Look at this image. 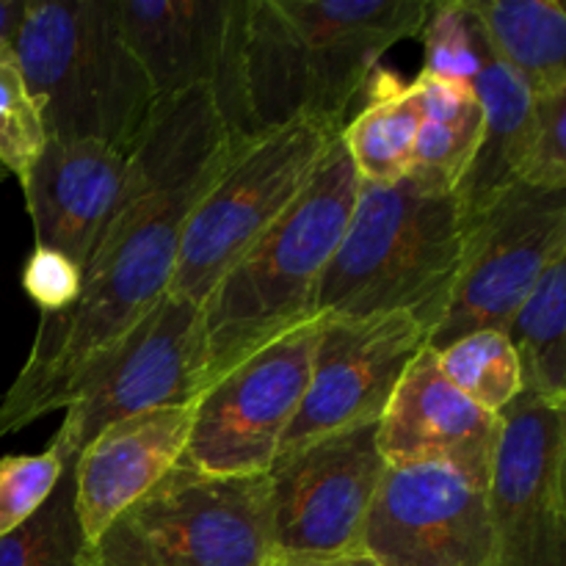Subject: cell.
I'll use <instances>...</instances> for the list:
<instances>
[{"mask_svg": "<svg viewBox=\"0 0 566 566\" xmlns=\"http://www.w3.org/2000/svg\"><path fill=\"white\" fill-rule=\"evenodd\" d=\"M470 86L484 111V138L457 193L473 221L506 188L520 182L534 125V94L492 50H486L484 66Z\"/></svg>", "mask_w": 566, "mask_h": 566, "instance_id": "d6986e66", "label": "cell"}, {"mask_svg": "<svg viewBox=\"0 0 566 566\" xmlns=\"http://www.w3.org/2000/svg\"><path fill=\"white\" fill-rule=\"evenodd\" d=\"M357 105L359 108L343 125L340 142L359 180L381 186L403 180L415 169L420 125L412 81H401L396 72L379 66Z\"/></svg>", "mask_w": 566, "mask_h": 566, "instance_id": "44dd1931", "label": "cell"}, {"mask_svg": "<svg viewBox=\"0 0 566 566\" xmlns=\"http://www.w3.org/2000/svg\"><path fill=\"white\" fill-rule=\"evenodd\" d=\"M14 55L48 142L130 155L160 99L116 17V0H28Z\"/></svg>", "mask_w": 566, "mask_h": 566, "instance_id": "5b68a950", "label": "cell"}, {"mask_svg": "<svg viewBox=\"0 0 566 566\" xmlns=\"http://www.w3.org/2000/svg\"><path fill=\"white\" fill-rule=\"evenodd\" d=\"M434 354L442 376L490 415H501L523 392L517 354L506 332H473Z\"/></svg>", "mask_w": 566, "mask_h": 566, "instance_id": "d4e9b609", "label": "cell"}, {"mask_svg": "<svg viewBox=\"0 0 566 566\" xmlns=\"http://www.w3.org/2000/svg\"><path fill=\"white\" fill-rule=\"evenodd\" d=\"M28 0H0V44L14 48L17 33L22 28V17H25Z\"/></svg>", "mask_w": 566, "mask_h": 566, "instance_id": "1f68e13d", "label": "cell"}, {"mask_svg": "<svg viewBox=\"0 0 566 566\" xmlns=\"http://www.w3.org/2000/svg\"><path fill=\"white\" fill-rule=\"evenodd\" d=\"M468 238L470 219L448 182L418 169L390 186L359 180L315 315L407 313L431 335L451 302Z\"/></svg>", "mask_w": 566, "mask_h": 566, "instance_id": "3957f363", "label": "cell"}, {"mask_svg": "<svg viewBox=\"0 0 566 566\" xmlns=\"http://www.w3.org/2000/svg\"><path fill=\"white\" fill-rule=\"evenodd\" d=\"M265 566H379L365 551L335 553V556H276L271 553Z\"/></svg>", "mask_w": 566, "mask_h": 566, "instance_id": "4dcf8cb0", "label": "cell"}, {"mask_svg": "<svg viewBox=\"0 0 566 566\" xmlns=\"http://www.w3.org/2000/svg\"><path fill=\"white\" fill-rule=\"evenodd\" d=\"M337 138V127L296 119L238 144L182 227L169 293L202 307L216 282L302 197Z\"/></svg>", "mask_w": 566, "mask_h": 566, "instance_id": "52a82bcc", "label": "cell"}, {"mask_svg": "<svg viewBox=\"0 0 566 566\" xmlns=\"http://www.w3.org/2000/svg\"><path fill=\"white\" fill-rule=\"evenodd\" d=\"M116 17L155 97L208 92L232 142L254 138L243 99L247 0H116Z\"/></svg>", "mask_w": 566, "mask_h": 566, "instance_id": "8fae6325", "label": "cell"}, {"mask_svg": "<svg viewBox=\"0 0 566 566\" xmlns=\"http://www.w3.org/2000/svg\"><path fill=\"white\" fill-rule=\"evenodd\" d=\"M423 75L448 83H470L486 59V39L470 0H442L429 3L423 22Z\"/></svg>", "mask_w": 566, "mask_h": 566, "instance_id": "484cf974", "label": "cell"}, {"mask_svg": "<svg viewBox=\"0 0 566 566\" xmlns=\"http://www.w3.org/2000/svg\"><path fill=\"white\" fill-rule=\"evenodd\" d=\"M520 182L539 191H566V92L534 97V125Z\"/></svg>", "mask_w": 566, "mask_h": 566, "instance_id": "f1b7e54d", "label": "cell"}, {"mask_svg": "<svg viewBox=\"0 0 566 566\" xmlns=\"http://www.w3.org/2000/svg\"><path fill=\"white\" fill-rule=\"evenodd\" d=\"M81 265L53 249L33 247L31 258L22 269V287L39 307V313H61L70 307L81 293Z\"/></svg>", "mask_w": 566, "mask_h": 566, "instance_id": "f546056e", "label": "cell"}, {"mask_svg": "<svg viewBox=\"0 0 566 566\" xmlns=\"http://www.w3.org/2000/svg\"><path fill=\"white\" fill-rule=\"evenodd\" d=\"M193 403L116 420L75 459V512L88 545L182 459Z\"/></svg>", "mask_w": 566, "mask_h": 566, "instance_id": "ac0fdd59", "label": "cell"}, {"mask_svg": "<svg viewBox=\"0 0 566 566\" xmlns=\"http://www.w3.org/2000/svg\"><path fill=\"white\" fill-rule=\"evenodd\" d=\"M497 420L490 566H566V403L520 392Z\"/></svg>", "mask_w": 566, "mask_h": 566, "instance_id": "30bf717a", "label": "cell"}, {"mask_svg": "<svg viewBox=\"0 0 566 566\" xmlns=\"http://www.w3.org/2000/svg\"><path fill=\"white\" fill-rule=\"evenodd\" d=\"M566 258V191L523 182L506 188L470 221L468 252L431 352L481 329L506 332L539 276Z\"/></svg>", "mask_w": 566, "mask_h": 566, "instance_id": "ba28073f", "label": "cell"}, {"mask_svg": "<svg viewBox=\"0 0 566 566\" xmlns=\"http://www.w3.org/2000/svg\"><path fill=\"white\" fill-rule=\"evenodd\" d=\"M199 307L166 293L83 381L53 446L75 462L77 453L116 420L193 403L199 398Z\"/></svg>", "mask_w": 566, "mask_h": 566, "instance_id": "7c38bea8", "label": "cell"}, {"mask_svg": "<svg viewBox=\"0 0 566 566\" xmlns=\"http://www.w3.org/2000/svg\"><path fill=\"white\" fill-rule=\"evenodd\" d=\"M492 55L534 97L566 92V9L558 0H470Z\"/></svg>", "mask_w": 566, "mask_h": 566, "instance_id": "ffe728a7", "label": "cell"}, {"mask_svg": "<svg viewBox=\"0 0 566 566\" xmlns=\"http://www.w3.org/2000/svg\"><path fill=\"white\" fill-rule=\"evenodd\" d=\"M66 459L50 442L48 451L33 457H0V536L14 531L39 512L53 495Z\"/></svg>", "mask_w": 566, "mask_h": 566, "instance_id": "83f0119b", "label": "cell"}, {"mask_svg": "<svg viewBox=\"0 0 566 566\" xmlns=\"http://www.w3.org/2000/svg\"><path fill=\"white\" fill-rule=\"evenodd\" d=\"M127 160L99 142H48L22 186L33 247L53 249L86 269L122 210Z\"/></svg>", "mask_w": 566, "mask_h": 566, "instance_id": "e0dca14e", "label": "cell"}, {"mask_svg": "<svg viewBox=\"0 0 566 566\" xmlns=\"http://www.w3.org/2000/svg\"><path fill=\"white\" fill-rule=\"evenodd\" d=\"M420 125L415 169L459 188L484 138V111L473 86L448 83L420 72L412 81Z\"/></svg>", "mask_w": 566, "mask_h": 566, "instance_id": "7402d4cb", "label": "cell"}, {"mask_svg": "<svg viewBox=\"0 0 566 566\" xmlns=\"http://www.w3.org/2000/svg\"><path fill=\"white\" fill-rule=\"evenodd\" d=\"M431 0H247L243 99L252 133L296 119L343 130L381 55L420 36Z\"/></svg>", "mask_w": 566, "mask_h": 566, "instance_id": "7a4b0ae2", "label": "cell"}, {"mask_svg": "<svg viewBox=\"0 0 566 566\" xmlns=\"http://www.w3.org/2000/svg\"><path fill=\"white\" fill-rule=\"evenodd\" d=\"M321 318L243 359L193 401L182 459L213 475H265L307 392Z\"/></svg>", "mask_w": 566, "mask_h": 566, "instance_id": "9c48e42d", "label": "cell"}, {"mask_svg": "<svg viewBox=\"0 0 566 566\" xmlns=\"http://www.w3.org/2000/svg\"><path fill=\"white\" fill-rule=\"evenodd\" d=\"M520 363L523 392L566 403V258H558L506 329Z\"/></svg>", "mask_w": 566, "mask_h": 566, "instance_id": "603a6c76", "label": "cell"}, {"mask_svg": "<svg viewBox=\"0 0 566 566\" xmlns=\"http://www.w3.org/2000/svg\"><path fill=\"white\" fill-rule=\"evenodd\" d=\"M269 475H213L180 459L88 545L86 566H265Z\"/></svg>", "mask_w": 566, "mask_h": 566, "instance_id": "8992f818", "label": "cell"}, {"mask_svg": "<svg viewBox=\"0 0 566 566\" xmlns=\"http://www.w3.org/2000/svg\"><path fill=\"white\" fill-rule=\"evenodd\" d=\"M501 420L442 376L429 346L412 359L379 420V453L387 468L448 462L490 484Z\"/></svg>", "mask_w": 566, "mask_h": 566, "instance_id": "2e32d148", "label": "cell"}, {"mask_svg": "<svg viewBox=\"0 0 566 566\" xmlns=\"http://www.w3.org/2000/svg\"><path fill=\"white\" fill-rule=\"evenodd\" d=\"M426 346L429 332L407 313L321 318L307 392L276 459L324 437L379 423L398 381Z\"/></svg>", "mask_w": 566, "mask_h": 566, "instance_id": "4fadbf2b", "label": "cell"}, {"mask_svg": "<svg viewBox=\"0 0 566 566\" xmlns=\"http://www.w3.org/2000/svg\"><path fill=\"white\" fill-rule=\"evenodd\" d=\"M359 551L379 566H490L486 481L448 462L387 468Z\"/></svg>", "mask_w": 566, "mask_h": 566, "instance_id": "9a60e30c", "label": "cell"}, {"mask_svg": "<svg viewBox=\"0 0 566 566\" xmlns=\"http://www.w3.org/2000/svg\"><path fill=\"white\" fill-rule=\"evenodd\" d=\"M44 147L48 133L28 92L14 48L0 44V166L9 177H17L22 188Z\"/></svg>", "mask_w": 566, "mask_h": 566, "instance_id": "4316f807", "label": "cell"}, {"mask_svg": "<svg viewBox=\"0 0 566 566\" xmlns=\"http://www.w3.org/2000/svg\"><path fill=\"white\" fill-rule=\"evenodd\" d=\"M359 175L337 138L313 182L216 282L199 307V396L315 315L318 287L346 232Z\"/></svg>", "mask_w": 566, "mask_h": 566, "instance_id": "277c9868", "label": "cell"}, {"mask_svg": "<svg viewBox=\"0 0 566 566\" xmlns=\"http://www.w3.org/2000/svg\"><path fill=\"white\" fill-rule=\"evenodd\" d=\"M235 149L208 92L160 99L127 160L125 205L83 269L81 293L61 313H39L25 365L0 398V440L70 407L169 293L182 227Z\"/></svg>", "mask_w": 566, "mask_h": 566, "instance_id": "6da1fadb", "label": "cell"}, {"mask_svg": "<svg viewBox=\"0 0 566 566\" xmlns=\"http://www.w3.org/2000/svg\"><path fill=\"white\" fill-rule=\"evenodd\" d=\"M376 437L379 423H368L276 459L265 473L276 556L359 551L365 517L387 470Z\"/></svg>", "mask_w": 566, "mask_h": 566, "instance_id": "5bb4252c", "label": "cell"}, {"mask_svg": "<svg viewBox=\"0 0 566 566\" xmlns=\"http://www.w3.org/2000/svg\"><path fill=\"white\" fill-rule=\"evenodd\" d=\"M75 462L25 523L0 536V566H86L88 539L75 512Z\"/></svg>", "mask_w": 566, "mask_h": 566, "instance_id": "cb8c5ba5", "label": "cell"}, {"mask_svg": "<svg viewBox=\"0 0 566 566\" xmlns=\"http://www.w3.org/2000/svg\"><path fill=\"white\" fill-rule=\"evenodd\" d=\"M3 180H9V171H6L3 166H0V182H3Z\"/></svg>", "mask_w": 566, "mask_h": 566, "instance_id": "d6a6232c", "label": "cell"}]
</instances>
